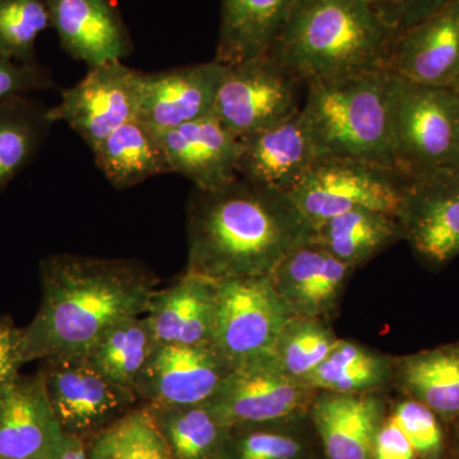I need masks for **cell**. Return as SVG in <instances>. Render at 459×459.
Returning <instances> with one entry per match:
<instances>
[{
  "label": "cell",
  "mask_w": 459,
  "mask_h": 459,
  "mask_svg": "<svg viewBox=\"0 0 459 459\" xmlns=\"http://www.w3.org/2000/svg\"><path fill=\"white\" fill-rule=\"evenodd\" d=\"M448 0H394V18L400 32L424 20Z\"/></svg>",
  "instance_id": "f35d334b"
},
{
  "label": "cell",
  "mask_w": 459,
  "mask_h": 459,
  "mask_svg": "<svg viewBox=\"0 0 459 459\" xmlns=\"http://www.w3.org/2000/svg\"><path fill=\"white\" fill-rule=\"evenodd\" d=\"M294 316L271 276L219 281L212 346L231 368L270 355Z\"/></svg>",
  "instance_id": "ba28073f"
},
{
  "label": "cell",
  "mask_w": 459,
  "mask_h": 459,
  "mask_svg": "<svg viewBox=\"0 0 459 459\" xmlns=\"http://www.w3.org/2000/svg\"><path fill=\"white\" fill-rule=\"evenodd\" d=\"M404 435L409 437L420 459H442L446 449L439 416L421 402L406 397L391 412Z\"/></svg>",
  "instance_id": "e575fe53"
},
{
  "label": "cell",
  "mask_w": 459,
  "mask_h": 459,
  "mask_svg": "<svg viewBox=\"0 0 459 459\" xmlns=\"http://www.w3.org/2000/svg\"><path fill=\"white\" fill-rule=\"evenodd\" d=\"M394 362L369 347L340 340L304 385L316 392L374 394L394 383Z\"/></svg>",
  "instance_id": "4316f807"
},
{
  "label": "cell",
  "mask_w": 459,
  "mask_h": 459,
  "mask_svg": "<svg viewBox=\"0 0 459 459\" xmlns=\"http://www.w3.org/2000/svg\"><path fill=\"white\" fill-rule=\"evenodd\" d=\"M48 27L44 0H0V56L35 63L36 40Z\"/></svg>",
  "instance_id": "836d02e7"
},
{
  "label": "cell",
  "mask_w": 459,
  "mask_h": 459,
  "mask_svg": "<svg viewBox=\"0 0 459 459\" xmlns=\"http://www.w3.org/2000/svg\"><path fill=\"white\" fill-rule=\"evenodd\" d=\"M225 65L216 60L142 74L138 119L156 132L212 114Z\"/></svg>",
  "instance_id": "2e32d148"
},
{
  "label": "cell",
  "mask_w": 459,
  "mask_h": 459,
  "mask_svg": "<svg viewBox=\"0 0 459 459\" xmlns=\"http://www.w3.org/2000/svg\"><path fill=\"white\" fill-rule=\"evenodd\" d=\"M92 155L99 170L117 190L170 174L159 134L138 117L115 129Z\"/></svg>",
  "instance_id": "cb8c5ba5"
},
{
  "label": "cell",
  "mask_w": 459,
  "mask_h": 459,
  "mask_svg": "<svg viewBox=\"0 0 459 459\" xmlns=\"http://www.w3.org/2000/svg\"><path fill=\"white\" fill-rule=\"evenodd\" d=\"M340 340L328 320L294 316L281 331L271 356L286 376L304 383Z\"/></svg>",
  "instance_id": "4dcf8cb0"
},
{
  "label": "cell",
  "mask_w": 459,
  "mask_h": 459,
  "mask_svg": "<svg viewBox=\"0 0 459 459\" xmlns=\"http://www.w3.org/2000/svg\"><path fill=\"white\" fill-rule=\"evenodd\" d=\"M231 369L213 346L157 343L134 392L142 406L204 403Z\"/></svg>",
  "instance_id": "4fadbf2b"
},
{
  "label": "cell",
  "mask_w": 459,
  "mask_h": 459,
  "mask_svg": "<svg viewBox=\"0 0 459 459\" xmlns=\"http://www.w3.org/2000/svg\"><path fill=\"white\" fill-rule=\"evenodd\" d=\"M23 360V328L9 316L0 318V389L20 376Z\"/></svg>",
  "instance_id": "8d00e7d4"
},
{
  "label": "cell",
  "mask_w": 459,
  "mask_h": 459,
  "mask_svg": "<svg viewBox=\"0 0 459 459\" xmlns=\"http://www.w3.org/2000/svg\"><path fill=\"white\" fill-rule=\"evenodd\" d=\"M186 271L216 281L271 276L314 226L289 195L243 178L193 189L186 207Z\"/></svg>",
  "instance_id": "6da1fadb"
},
{
  "label": "cell",
  "mask_w": 459,
  "mask_h": 459,
  "mask_svg": "<svg viewBox=\"0 0 459 459\" xmlns=\"http://www.w3.org/2000/svg\"><path fill=\"white\" fill-rule=\"evenodd\" d=\"M157 277L133 259L77 255L41 263L42 299L23 328V360L86 356L115 323L144 316Z\"/></svg>",
  "instance_id": "7a4b0ae2"
},
{
  "label": "cell",
  "mask_w": 459,
  "mask_h": 459,
  "mask_svg": "<svg viewBox=\"0 0 459 459\" xmlns=\"http://www.w3.org/2000/svg\"><path fill=\"white\" fill-rule=\"evenodd\" d=\"M50 26L74 59L96 66L123 60L132 42L110 0H44Z\"/></svg>",
  "instance_id": "d6986e66"
},
{
  "label": "cell",
  "mask_w": 459,
  "mask_h": 459,
  "mask_svg": "<svg viewBox=\"0 0 459 459\" xmlns=\"http://www.w3.org/2000/svg\"><path fill=\"white\" fill-rule=\"evenodd\" d=\"M157 341L146 316L115 323L92 344L86 358L117 385L134 391Z\"/></svg>",
  "instance_id": "f546056e"
},
{
  "label": "cell",
  "mask_w": 459,
  "mask_h": 459,
  "mask_svg": "<svg viewBox=\"0 0 459 459\" xmlns=\"http://www.w3.org/2000/svg\"><path fill=\"white\" fill-rule=\"evenodd\" d=\"M90 459H172L164 437L143 406L86 442Z\"/></svg>",
  "instance_id": "1f68e13d"
},
{
  "label": "cell",
  "mask_w": 459,
  "mask_h": 459,
  "mask_svg": "<svg viewBox=\"0 0 459 459\" xmlns=\"http://www.w3.org/2000/svg\"><path fill=\"white\" fill-rule=\"evenodd\" d=\"M316 394L286 376L270 353L232 368L207 403L232 429L301 421Z\"/></svg>",
  "instance_id": "9c48e42d"
},
{
  "label": "cell",
  "mask_w": 459,
  "mask_h": 459,
  "mask_svg": "<svg viewBox=\"0 0 459 459\" xmlns=\"http://www.w3.org/2000/svg\"><path fill=\"white\" fill-rule=\"evenodd\" d=\"M157 134L170 174L186 178L195 189L220 188L238 177L240 138L213 114Z\"/></svg>",
  "instance_id": "ac0fdd59"
},
{
  "label": "cell",
  "mask_w": 459,
  "mask_h": 459,
  "mask_svg": "<svg viewBox=\"0 0 459 459\" xmlns=\"http://www.w3.org/2000/svg\"><path fill=\"white\" fill-rule=\"evenodd\" d=\"M402 238L431 265L459 256V169L407 178L397 214Z\"/></svg>",
  "instance_id": "7c38bea8"
},
{
  "label": "cell",
  "mask_w": 459,
  "mask_h": 459,
  "mask_svg": "<svg viewBox=\"0 0 459 459\" xmlns=\"http://www.w3.org/2000/svg\"><path fill=\"white\" fill-rule=\"evenodd\" d=\"M142 74L122 60L90 66L82 80L63 91L48 117L53 124L65 123L92 152L115 129L137 117Z\"/></svg>",
  "instance_id": "8fae6325"
},
{
  "label": "cell",
  "mask_w": 459,
  "mask_h": 459,
  "mask_svg": "<svg viewBox=\"0 0 459 459\" xmlns=\"http://www.w3.org/2000/svg\"><path fill=\"white\" fill-rule=\"evenodd\" d=\"M299 422L230 429L221 459H313Z\"/></svg>",
  "instance_id": "d6a6232c"
},
{
  "label": "cell",
  "mask_w": 459,
  "mask_h": 459,
  "mask_svg": "<svg viewBox=\"0 0 459 459\" xmlns=\"http://www.w3.org/2000/svg\"><path fill=\"white\" fill-rule=\"evenodd\" d=\"M238 175L289 195L319 159L301 108L289 119L240 138Z\"/></svg>",
  "instance_id": "e0dca14e"
},
{
  "label": "cell",
  "mask_w": 459,
  "mask_h": 459,
  "mask_svg": "<svg viewBox=\"0 0 459 459\" xmlns=\"http://www.w3.org/2000/svg\"><path fill=\"white\" fill-rule=\"evenodd\" d=\"M300 84L270 56L225 65L212 114L232 134L247 137L298 113Z\"/></svg>",
  "instance_id": "30bf717a"
},
{
  "label": "cell",
  "mask_w": 459,
  "mask_h": 459,
  "mask_svg": "<svg viewBox=\"0 0 459 459\" xmlns=\"http://www.w3.org/2000/svg\"><path fill=\"white\" fill-rule=\"evenodd\" d=\"M59 459H90L86 442L66 435L65 446Z\"/></svg>",
  "instance_id": "ab89813d"
},
{
  "label": "cell",
  "mask_w": 459,
  "mask_h": 459,
  "mask_svg": "<svg viewBox=\"0 0 459 459\" xmlns=\"http://www.w3.org/2000/svg\"><path fill=\"white\" fill-rule=\"evenodd\" d=\"M407 178L394 166L347 157H319L290 198L313 226L355 210L397 216Z\"/></svg>",
  "instance_id": "8992f818"
},
{
  "label": "cell",
  "mask_w": 459,
  "mask_h": 459,
  "mask_svg": "<svg viewBox=\"0 0 459 459\" xmlns=\"http://www.w3.org/2000/svg\"><path fill=\"white\" fill-rule=\"evenodd\" d=\"M398 33L370 0H295L267 56L307 86L385 69Z\"/></svg>",
  "instance_id": "3957f363"
},
{
  "label": "cell",
  "mask_w": 459,
  "mask_h": 459,
  "mask_svg": "<svg viewBox=\"0 0 459 459\" xmlns=\"http://www.w3.org/2000/svg\"><path fill=\"white\" fill-rule=\"evenodd\" d=\"M65 442L40 373L0 389V459H59Z\"/></svg>",
  "instance_id": "9a60e30c"
},
{
  "label": "cell",
  "mask_w": 459,
  "mask_h": 459,
  "mask_svg": "<svg viewBox=\"0 0 459 459\" xmlns=\"http://www.w3.org/2000/svg\"><path fill=\"white\" fill-rule=\"evenodd\" d=\"M419 458L409 437L391 415L386 416L374 444L373 459Z\"/></svg>",
  "instance_id": "74e56055"
},
{
  "label": "cell",
  "mask_w": 459,
  "mask_h": 459,
  "mask_svg": "<svg viewBox=\"0 0 459 459\" xmlns=\"http://www.w3.org/2000/svg\"><path fill=\"white\" fill-rule=\"evenodd\" d=\"M219 281L186 271L151 296L147 316L157 343L212 346Z\"/></svg>",
  "instance_id": "7402d4cb"
},
{
  "label": "cell",
  "mask_w": 459,
  "mask_h": 459,
  "mask_svg": "<svg viewBox=\"0 0 459 459\" xmlns=\"http://www.w3.org/2000/svg\"><path fill=\"white\" fill-rule=\"evenodd\" d=\"M301 114L319 157H347L397 169L385 69L307 83Z\"/></svg>",
  "instance_id": "277c9868"
},
{
  "label": "cell",
  "mask_w": 459,
  "mask_h": 459,
  "mask_svg": "<svg viewBox=\"0 0 459 459\" xmlns=\"http://www.w3.org/2000/svg\"><path fill=\"white\" fill-rule=\"evenodd\" d=\"M385 71L410 82L459 92V0L398 33Z\"/></svg>",
  "instance_id": "5bb4252c"
},
{
  "label": "cell",
  "mask_w": 459,
  "mask_h": 459,
  "mask_svg": "<svg viewBox=\"0 0 459 459\" xmlns=\"http://www.w3.org/2000/svg\"><path fill=\"white\" fill-rule=\"evenodd\" d=\"M453 421H455V459H459V418Z\"/></svg>",
  "instance_id": "b9f144b4"
},
{
  "label": "cell",
  "mask_w": 459,
  "mask_h": 459,
  "mask_svg": "<svg viewBox=\"0 0 459 459\" xmlns=\"http://www.w3.org/2000/svg\"><path fill=\"white\" fill-rule=\"evenodd\" d=\"M370 2L373 3L374 5H377V7L379 8L380 11H382L383 13H385L398 29L394 18V0H370ZM398 31H400V30H398Z\"/></svg>",
  "instance_id": "60d3db41"
},
{
  "label": "cell",
  "mask_w": 459,
  "mask_h": 459,
  "mask_svg": "<svg viewBox=\"0 0 459 459\" xmlns=\"http://www.w3.org/2000/svg\"><path fill=\"white\" fill-rule=\"evenodd\" d=\"M53 74L47 66L35 63H18L0 56V102L17 96H29L36 91L53 89Z\"/></svg>",
  "instance_id": "d590c367"
},
{
  "label": "cell",
  "mask_w": 459,
  "mask_h": 459,
  "mask_svg": "<svg viewBox=\"0 0 459 459\" xmlns=\"http://www.w3.org/2000/svg\"><path fill=\"white\" fill-rule=\"evenodd\" d=\"M164 437L172 459H221L230 429L207 402L188 406H143Z\"/></svg>",
  "instance_id": "83f0119b"
},
{
  "label": "cell",
  "mask_w": 459,
  "mask_h": 459,
  "mask_svg": "<svg viewBox=\"0 0 459 459\" xmlns=\"http://www.w3.org/2000/svg\"><path fill=\"white\" fill-rule=\"evenodd\" d=\"M394 383L439 418H459V342L395 359Z\"/></svg>",
  "instance_id": "d4e9b609"
},
{
  "label": "cell",
  "mask_w": 459,
  "mask_h": 459,
  "mask_svg": "<svg viewBox=\"0 0 459 459\" xmlns=\"http://www.w3.org/2000/svg\"><path fill=\"white\" fill-rule=\"evenodd\" d=\"M395 164L406 178L459 169V92L389 74Z\"/></svg>",
  "instance_id": "5b68a950"
},
{
  "label": "cell",
  "mask_w": 459,
  "mask_h": 459,
  "mask_svg": "<svg viewBox=\"0 0 459 459\" xmlns=\"http://www.w3.org/2000/svg\"><path fill=\"white\" fill-rule=\"evenodd\" d=\"M397 216L374 210H355L314 226L313 240L349 267H360L401 240Z\"/></svg>",
  "instance_id": "484cf974"
},
{
  "label": "cell",
  "mask_w": 459,
  "mask_h": 459,
  "mask_svg": "<svg viewBox=\"0 0 459 459\" xmlns=\"http://www.w3.org/2000/svg\"><path fill=\"white\" fill-rule=\"evenodd\" d=\"M45 391L60 427L84 442L142 406L131 388L114 383L86 356L41 360Z\"/></svg>",
  "instance_id": "52a82bcc"
},
{
  "label": "cell",
  "mask_w": 459,
  "mask_h": 459,
  "mask_svg": "<svg viewBox=\"0 0 459 459\" xmlns=\"http://www.w3.org/2000/svg\"><path fill=\"white\" fill-rule=\"evenodd\" d=\"M380 392H316L309 416L327 459H373L374 444L386 418Z\"/></svg>",
  "instance_id": "ffe728a7"
},
{
  "label": "cell",
  "mask_w": 459,
  "mask_h": 459,
  "mask_svg": "<svg viewBox=\"0 0 459 459\" xmlns=\"http://www.w3.org/2000/svg\"><path fill=\"white\" fill-rule=\"evenodd\" d=\"M295 0H221L216 56L223 65L267 56Z\"/></svg>",
  "instance_id": "603a6c76"
},
{
  "label": "cell",
  "mask_w": 459,
  "mask_h": 459,
  "mask_svg": "<svg viewBox=\"0 0 459 459\" xmlns=\"http://www.w3.org/2000/svg\"><path fill=\"white\" fill-rule=\"evenodd\" d=\"M49 108L29 96L0 102V192L31 164L48 134Z\"/></svg>",
  "instance_id": "f1b7e54d"
},
{
  "label": "cell",
  "mask_w": 459,
  "mask_h": 459,
  "mask_svg": "<svg viewBox=\"0 0 459 459\" xmlns=\"http://www.w3.org/2000/svg\"><path fill=\"white\" fill-rule=\"evenodd\" d=\"M352 272L312 240L290 253L271 279L295 316L328 320L336 313Z\"/></svg>",
  "instance_id": "44dd1931"
}]
</instances>
